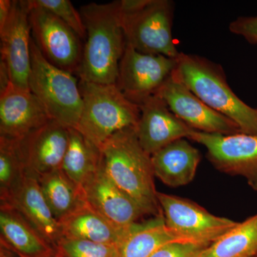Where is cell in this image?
Returning a JSON list of instances; mask_svg holds the SVG:
<instances>
[{"label": "cell", "mask_w": 257, "mask_h": 257, "mask_svg": "<svg viewBox=\"0 0 257 257\" xmlns=\"http://www.w3.org/2000/svg\"><path fill=\"white\" fill-rule=\"evenodd\" d=\"M174 242L185 243L167 226L162 214L128 226L116 248L119 257H150L162 246Z\"/></svg>", "instance_id": "obj_20"}, {"label": "cell", "mask_w": 257, "mask_h": 257, "mask_svg": "<svg viewBox=\"0 0 257 257\" xmlns=\"http://www.w3.org/2000/svg\"><path fill=\"white\" fill-rule=\"evenodd\" d=\"M80 190L89 207L118 227H128L146 216L143 209L109 178L101 162Z\"/></svg>", "instance_id": "obj_13"}, {"label": "cell", "mask_w": 257, "mask_h": 257, "mask_svg": "<svg viewBox=\"0 0 257 257\" xmlns=\"http://www.w3.org/2000/svg\"><path fill=\"white\" fill-rule=\"evenodd\" d=\"M30 55V90L41 102L51 119L67 127H77L82 109L78 80L73 74L49 62L32 38Z\"/></svg>", "instance_id": "obj_6"}, {"label": "cell", "mask_w": 257, "mask_h": 257, "mask_svg": "<svg viewBox=\"0 0 257 257\" xmlns=\"http://www.w3.org/2000/svg\"><path fill=\"white\" fill-rule=\"evenodd\" d=\"M82 99L80 119L76 130L100 148L115 133L136 127L140 109L124 95L116 84L79 80Z\"/></svg>", "instance_id": "obj_4"}, {"label": "cell", "mask_w": 257, "mask_h": 257, "mask_svg": "<svg viewBox=\"0 0 257 257\" xmlns=\"http://www.w3.org/2000/svg\"><path fill=\"white\" fill-rule=\"evenodd\" d=\"M27 175L20 139L0 136V204H8Z\"/></svg>", "instance_id": "obj_25"}, {"label": "cell", "mask_w": 257, "mask_h": 257, "mask_svg": "<svg viewBox=\"0 0 257 257\" xmlns=\"http://www.w3.org/2000/svg\"><path fill=\"white\" fill-rule=\"evenodd\" d=\"M255 257H257V256H255Z\"/></svg>", "instance_id": "obj_33"}, {"label": "cell", "mask_w": 257, "mask_h": 257, "mask_svg": "<svg viewBox=\"0 0 257 257\" xmlns=\"http://www.w3.org/2000/svg\"><path fill=\"white\" fill-rule=\"evenodd\" d=\"M8 205L20 213L55 248L63 239L62 226L42 194L38 179L27 174L21 187Z\"/></svg>", "instance_id": "obj_18"}, {"label": "cell", "mask_w": 257, "mask_h": 257, "mask_svg": "<svg viewBox=\"0 0 257 257\" xmlns=\"http://www.w3.org/2000/svg\"><path fill=\"white\" fill-rule=\"evenodd\" d=\"M0 244L20 257H51L57 251L16 209L0 204Z\"/></svg>", "instance_id": "obj_17"}, {"label": "cell", "mask_w": 257, "mask_h": 257, "mask_svg": "<svg viewBox=\"0 0 257 257\" xmlns=\"http://www.w3.org/2000/svg\"><path fill=\"white\" fill-rule=\"evenodd\" d=\"M121 24L126 44L149 55L177 58L172 37L175 3L170 0H121Z\"/></svg>", "instance_id": "obj_5"}, {"label": "cell", "mask_w": 257, "mask_h": 257, "mask_svg": "<svg viewBox=\"0 0 257 257\" xmlns=\"http://www.w3.org/2000/svg\"><path fill=\"white\" fill-rule=\"evenodd\" d=\"M207 245L174 242L162 246L150 257H199Z\"/></svg>", "instance_id": "obj_28"}, {"label": "cell", "mask_w": 257, "mask_h": 257, "mask_svg": "<svg viewBox=\"0 0 257 257\" xmlns=\"http://www.w3.org/2000/svg\"><path fill=\"white\" fill-rule=\"evenodd\" d=\"M42 194L59 222L86 204L80 189L59 170L38 179Z\"/></svg>", "instance_id": "obj_23"}, {"label": "cell", "mask_w": 257, "mask_h": 257, "mask_svg": "<svg viewBox=\"0 0 257 257\" xmlns=\"http://www.w3.org/2000/svg\"><path fill=\"white\" fill-rule=\"evenodd\" d=\"M101 163L109 178L146 215L163 214L154 182L151 155L139 142L135 127L115 133L100 147Z\"/></svg>", "instance_id": "obj_2"}, {"label": "cell", "mask_w": 257, "mask_h": 257, "mask_svg": "<svg viewBox=\"0 0 257 257\" xmlns=\"http://www.w3.org/2000/svg\"><path fill=\"white\" fill-rule=\"evenodd\" d=\"M30 11L28 0L13 1L9 18L0 30L1 60L8 67L12 84L25 90H30L31 70Z\"/></svg>", "instance_id": "obj_12"}, {"label": "cell", "mask_w": 257, "mask_h": 257, "mask_svg": "<svg viewBox=\"0 0 257 257\" xmlns=\"http://www.w3.org/2000/svg\"><path fill=\"white\" fill-rule=\"evenodd\" d=\"M13 1L0 0V30L4 28L11 13Z\"/></svg>", "instance_id": "obj_30"}, {"label": "cell", "mask_w": 257, "mask_h": 257, "mask_svg": "<svg viewBox=\"0 0 257 257\" xmlns=\"http://www.w3.org/2000/svg\"><path fill=\"white\" fill-rule=\"evenodd\" d=\"M0 257H20L14 252L10 251L3 245L0 244Z\"/></svg>", "instance_id": "obj_31"}, {"label": "cell", "mask_w": 257, "mask_h": 257, "mask_svg": "<svg viewBox=\"0 0 257 257\" xmlns=\"http://www.w3.org/2000/svg\"><path fill=\"white\" fill-rule=\"evenodd\" d=\"M201 158L186 139L176 140L152 155L155 177L168 187H183L194 180Z\"/></svg>", "instance_id": "obj_19"}, {"label": "cell", "mask_w": 257, "mask_h": 257, "mask_svg": "<svg viewBox=\"0 0 257 257\" xmlns=\"http://www.w3.org/2000/svg\"><path fill=\"white\" fill-rule=\"evenodd\" d=\"M257 256V214L231 228L211 243L199 257Z\"/></svg>", "instance_id": "obj_24"}, {"label": "cell", "mask_w": 257, "mask_h": 257, "mask_svg": "<svg viewBox=\"0 0 257 257\" xmlns=\"http://www.w3.org/2000/svg\"><path fill=\"white\" fill-rule=\"evenodd\" d=\"M140 117L137 135L140 145L152 155L180 139H188L193 128L179 119L157 94L140 104Z\"/></svg>", "instance_id": "obj_15"}, {"label": "cell", "mask_w": 257, "mask_h": 257, "mask_svg": "<svg viewBox=\"0 0 257 257\" xmlns=\"http://www.w3.org/2000/svg\"><path fill=\"white\" fill-rule=\"evenodd\" d=\"M51 257H66L63 256V255L61 254V253L57 252V251H56V253L55 254L53 255V256Z\"/></svg>", "instance_id": "obj_32"}, {"label": "cell", "mask_w": 257, "mask_h": 257, "mask_svg": "<svg viewBox=\"0 0 257 257\" xmlns=\"http://www.w3.org/2000/svg\"><path fill=\"white\" fill-rule=\"evenodd\" d=\"M52 120L30 90L10 83L0 93V136L22 139Z\"/></svg>", "instance_id": "obj_16"}, {"label": "cell", "mask_w": 257, "mask_h": 257, "mask_svg": "<svg viewBox=\"0 0 257 257\" xmlns=\"http://www.w3.org/2000/svg\"><path fill=\"white\" fill-rule=\"evenodd\" d=\"M177 63V58L141 53L126 44L116 84L128 100L140 105L156 94Z\"/></svg>", "instance_id": "obj_10"}, {"label": "cell", "mask_w": 257, "mask_h": 257, "mask_svg": "<svg viewBox=\"0 0 257 257\" xmlns=\"http://www.w3.org/2000/svg\"><path fill=\"white\" fill-rule=\"evenodd\" d=\"M87 32L81 80L101 84H116L119 64L125 47L120 1L106 4L90 3L79 10Z\"/></svg>", "instance_id": "obj_1"}, {"label": "cell", "mask_w": 257, "mask_h": 257, "mask_svg": "<svg viewBox=\"0 0 257 257\" xmlns=\"http://www.w3.org/2000/svg\"><path fill=\"white\" fill-rule=\"evenodd\" d=\"M28 3L32 38L42 55L55 67L78 73L84 48L81 39L55 15Z\"/></svg>", "instance_id": "obj_8"}, {"label": "cell", "mask_w": 257, "mask_h": 257, "mask_svg": "<svg viewBox=\"0 0 257 257\" xmlns=\"http://www.w3.org/2000/svg\"><path fill=\"white\" fill-rule=\"evenodd\" d=\"M173 73L209 107L238 125L241 133L257 135V108L241 100L228 84L220 64L180 52Z\"/></svg>", "instance_id": "obj_3"}, {"label": "cell", "mask_w": 257, "mask_h": 257, "mask_svg": "<svg viewBox=\"0 0 257 257\" xmlns=\"http://www.w3.org/2000/svg\"><path fill=\"white\" fill-rule=\"evenodd\" d=\"M188 139L205 147L207 159L216 170L241 176L257 191V135H224L193 130Z\"/></svg>", "instance_id": "obj_9"}, {"label": "cell", "mask_w": 257, "mask_h": 257, "mask_svg": "<svg viewBox=\"0 0 257 257\" xmlns=\"http://www.w3.org/2000/svg\"><path fill=\"white\" fill-rule=\"evenodd\" d=\"M69 128L50 120L20 139L27 174L39 179L61 169L68 147Z\"/></svg>", "instance_id": "obj_14"}, {"label": "cell", "mask_w": 257, "mask_h": 257, "mask_svg": "<svg viewBox=\"0 0 257 257\" xmlns=\"http://www.w3.org/2000/svg\"><path fill=\"white\" fill-rule=\"evenodd\" d=\"M231 33L243 37L248 43L257 45V16L239 17L229 25Z\"/></svg>", "instance_id": "obj_29"}, {"label": "cell", "mask_w": 257, "mask_h": 257, "mask_svg": "<svg viewBox=\"0 0 257 257\" xmlns=\"http://www.w3.org/2000/svg\"><path fill=\"white\" fill-rule=\"evenodd\" d=\"M30 2L32 4L55 15L75 32L81 40L87 37L82 15L69 0H30Z\"/></svg>", "instance_id": "obj_27"}, {"label": "cell", "mask_w": 257, "mask_h": 257, "mask_svg": "<svg viewBox=\"0 0 257 257\" xmlns=\"http://www.w3.org/2000/svg\"><path fill=\"white\" fill-rule=\"evenodd\" d=\"M100 148L75 128H69V144L61 170L79 189L101 165Z\"/></svg>", "instance_id": "obj_22"}, {"label": "cell", "mask_w": 257, "mask_h": 257, "mask_svg": "<svg viewBox=\"0 0 257 257\" xmlns=\"http://www.w3.org/2000/svg\"><path fill=\"white\" fill-rule=\"evenodd\" d=\"M166 224L185 243L209 246L238 222L211 214L197 203L157 192Z\"/></svg>", "instance_id": "obj_7"}, {"label": "cell", "mask_w": 257, "mask_h": 257, "mask_svg": "<svg viewBox=\"0 0 257 257\" xmlns=\"http://www.w3.org/2000/svg\"><path fill=\"white\" fill-rule=\"evenodd\" d=\"M56 250L66 257H119L116 246L65 237Z\"/></svg>", "instance_id": "obj_26"}, {"label": "cell", "mask_w": 257, "mask_h": 257, "mask_svg": "<svg viewBox=\"0 0 257 257\" xmlns=\"http://www.w3.org/2000/svg\"><path fill=\"white\" fill-rule=\"evenodd\" d=\"M63 238L117 246L126 228H120L87 204L60 222Z\"/></svg>", "instance_id": "obj_21"}, {"label": "cell", "mask_w": 257, "mask_h": 257, "mask_svg": "<svg viewBox=\"0 0 257 257\" xmlns=\"http://www.w3.org/2000/svg\"><path fill=\"white\" fill-rule=\"evenodd\" d=\"M156 94L176 116L196 131L224 135L241 133L236 123L209 107L174 73Z\"/></svg>", "instance_id": "obj_11"}]
</instances>
